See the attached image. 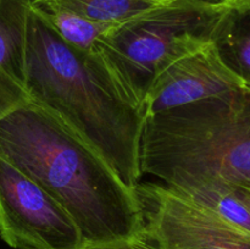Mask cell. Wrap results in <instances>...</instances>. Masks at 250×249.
<instances>
[{"instance_id": "1", "label": "cell", "mask_w": 250, "mask_h": 249, "mask_svg": "<svg viewBox=\"0 0 250 249\" xmlns=\"http://www.w3.org/2000/svg\"><path fill=\"white\" fill-rule=\"evenodd\" d=\"M0 158L65 208L80 228L84 249L143 244L146 222L137 190L44 107L28 102L0 119Z\"/></svg>"}, {"instance_id": "2", "label": "cell", "mask_w": 250, "mask_h": 249, "mask_svg": "<svg viewBox=\"0 0 250 249\" xmlns=\"http://www.w3.org/2000/svg\"><path fill=\"white\" fill-rule=\"evenodd\" d=\"M26 82L44 107L98 151L122 182L137 189L146 115L97 50L68 44L32 5Z\"/></svg>"}, {"instance_id": "3", "label": "cell", "mask_w": 250, "mask_h": 249, "mask_svg": "<svg viewBox=\"0 0 250 249\" xmlns=\"http://www.w3.org/2000/svg\"><path fill=\"white\" fill-rule=\"evenodd\" d=\"M141 168L180 192L250 188V88L146 117Z\"/></svg>"}, {"instance_id": "4", "label": "cell", "mask_w": 250, "mask_h": 249, "mask_svg": "<svg viewBox=\"0 0 250 249\" xmlns=\"http://www.w3.org/2000/svg\"><path fill=\"white\" fill-rule=\"evenodd\" d=\"M227 9L176 0L116 24L98 41L95 50L143 109L149 90L166 68L214 43Z\"/></svg>"}, {"instance_id": "5", "label": "cell", "mask_w": 250, "mask_h": 249, "mask_svg": "<svg viewBox=\"0 0 250 249\" xmlns=\"http://www.w3.org/2000/svg\"><path fill=\"white\" fill-rule=\"evenodd\" d=\"M146 249H250V232L175 188L139 183Z\"/></svg>"}, {"instance_id": "6", "label": "cell", "mask_w": 250, "mask_h": 249, "mask_svg": "<svg viewBox=\"0 0 250 249\" xmlns=\"http://www.w3.org/2000/svg\"><path fill=\"white\" fill-rule=\"evenodd\" d=\"M0 237L14 249H84L80 228L65 208L2 158Z\"/></svg>"}, {"instance_id": "7", "label": "cell", "mask_w": 250, "mask_h": 249, "mask_svg": "<svg viewBox=\"0 0 250 249\" xmlns=\"http://www.w3.org/2000/svg\"><path fill=\"white\" fill-rule=\"evenodd\" d=\"M242 85L243 82L222 62L211 43L166 68L149 90L143 111L148 117Z\"/></svg>"}, {"instance_id": "8", "label": "cell", "mask_w": 250, "mask_h": 249, "mask_svg": "<svg viewBox=\"0 0 250 249\" xmlns=\"http://www.w3.org/2000/svg\"><path fill=\"white\" fill-rule=\"evenodd\" d=\"M32 0H0V119L29 102L26 55Z\"/></svg>"}, {"instance_id": "9", "label": "cell", "mask_w": 250, "mask_h": 249, "mask_svg": "<svg viewBox=\"0 0 250 249\" xmlns=\"http://www.w3.org/2000/svg\"><path fill=\"white\" fill-rule=\"evenodd\" d=\"M214 45L222 62L250 88V2H236L226 10Z\"/></svg>"}, {"instance_id": "10", "label": "cell", "mask_w": 250, "mask_h": 249, "mask_svg": "<svg viewBox=\"0 0 250 249\" xmlns=\"http://www.w3.org/2000/svg\"><path fill=\"white\" fill-rule=\"evenodd\" d=\"M32 5L68 44L84 51L95 50L98 41L116 26L93 21L55 5Z\"/></svg>"}, {"instance_id": "11", "label": "cell", "mask_w": 250, "mask_h": 249, "mask_svg": "<svg viewBox=\"0 0 250 249\" xmlns=\"http://www.w3.org/2000/svg\"><path fill=\"white\" fill-rule=\"evenodd\" d=\"M34 5H55L83 17L119 24L161 6L146 0H32Z\"/></svg>"}, {"instance_id": "12", "label": "cell", "mask_w": 250, "mask_h": 249, "mask_svg": "<svg viewBox=\"0 0 250 249\" xmlns=\"http://www.w3.org/2000/svg\"><path fill=\"white\" fill-rule=\"evenodd\" d=\"M181 193L188 195L199 204L214 210L227 221L250 232V209L234 194L231 188L222 186H208Z\"/></svg>"}, {"instance_id": "13", "label": "cell", "mask_w": 250, "mask_h": 249, "mask_svg": "<svg viewBox=\"0 0 250 249\" xmlns=\"http://www.w3.org/2000/svg\"><path fill=\"white\" fill-rule=\"evenodd\" d=\"M195 1L200 2V4L207 5V6H211V7H217V9H221V7L232 6V5L236 4L238 0H195Z\"/></svg>"}, {"instance_id": "14", "label": "cell", "mask_w": 250, "mask_h": 249, "mask_svg": "<svg viewBox=\"0 0 250 249\" xmlns=\"http://www.w3.org/2000/svg\"><path fill=\"white\" fill-rule=\"evenodd\" d=\"M232 190H233L234 194L247 205V207L250 209V188L246 187H232Z\"/></svg>"}, {"instance_id": "15", "label": "cell", "mask_w": 250, "mask_h": 249, "mask_svg": "<svg viewBox=\"0 0 250 249\" xmlns=\"http://www.w3.org/2000/svg\"><path fill=\"white\" fill-rule=\"evenodd\" d=\"M146 1L154 2V4H158V5H166V4H171V2L176 1V0H146Z\"/></svg>"}, {"instance_id": "16", "label": "cell", "mask_w": 250, "mask_h": 249, "mask_svg": "<svg viewBox=\"0 0 250 249\" xmlns=\"http://www.w3.org/2000/svg\"><path fill=\"white\" fill-rule=\"evenodd\" d=\"M117 249H146L144 247H127V248H117Z\"/></svg>"}, {"instance_id": "17", "label": "cell", "mask_w": 250, "mask_h": 249, "mask_svg": "<svg viewBox=\"0 0 250 249\" xmlns=\"http://www.w3.org/2000/svg\"><path fill=\"white\" fill-rule=\"evenodd\" d=\"M237 2H250V0H238Z\"/></svg>"}]
</instances>
